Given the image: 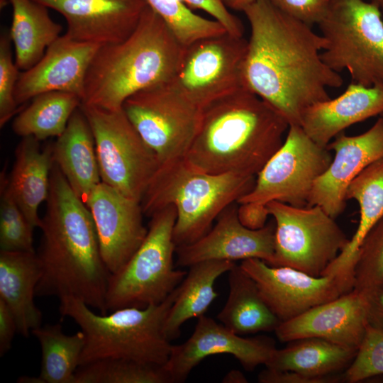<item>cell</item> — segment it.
<instances>
[{
    "label": "cell",
    "instance_id": "9",
    "mask_svg": "<svg viewBox=\"0 0 383 383\" xmlns=\"http://www.w3.org/2000/svg\"><path fill=\"white\" fill-rule=\"evenodd\" d=\"M91 126L101 182L141 203L160 166L123 109L110 111L81 104Z\"/></svg>",
    "mask_w": 383,
    "mask_h": 383
},
{
    "label": "cell",
    "instance_id": "38",
    "mask_svg": "<svg viewBox=\"0 0 383 383\" xmlns=\"http://www.w3.org/2000/svg\"><path fill=\"white\" fill-rule=\"evenodd\" d=\"M11 43L9 32H4L0 37L1 128L24 108L19 106L15 99V89L21 72L13 58Z\"/></svg>",
    "mask_w": 383,
    "mask_h": 383
},
{
    "label": "cell",
    "instance_id": "47",
    "mask_svg": "<svg viewBox=\"0 0 383 383\" xmlns=\"http://www.w3.org/2000/svg\"><path fill=\"white\" fill-rule=\"evenodd\" d=\"M368 1L376 4L383 13V0H368Z\"/></svg>",
    "mask_w": 383,
    "mask_h": 383
},
{
    "label": "cell",
    "instance_id": "3",
    "mask_svg": "<svg viewBox=\"0 0 383 383\" xmlns=\"http://www.w3.org/2000/svg\"><path fill=\"white\" fill-rule=\"evenodd\" d=\"M289 124L269 103L245 88L201 109L185 157L212 174L256 177L280 148Z\"/></svg>",
    "mask_w": 383,
    "mask_h": 383
},
{
    "label": "cell",
    "instance_id": "24",
    "mask_svg": "<svg viewBox=\"0 0 383 383\" xmlns=\"http://www.w3.org/2000/svg\"><path fill=\"white\" fill-rule=\"evenodd\" d=\"M33 136L23 137L15 150V160L9 175V185L14 199L35 228L41 225L39 207L46 201L54 165L52 144L43 149Z\"/></svg>",
    "mask_w": 383,
    "mask_h": 383
},
{
    "label": "cell",
    "instance_id": "33",
    "mask_svg": "<svg viewBox=\"0 0 383 383\" xmlns=\"http://www.w3.org/2000/svg\"><path fill=\"white\" fill-rule=\"evenodd\" d=\"M74 383H171L164 366L102 359L79 366Z\"/></svg>",
    "mask_w": 383,
    "mask_h": 383
},
{
    "label": "cell",
    "instance_id": "41",
    "mask_svg": "<svg viewBox=\"0 0 383 383\" xmlns=\"http://www.w3.org/2000/svg\"><path fill=\"white\" fill-rule=\"evenodd\" d=\"M257 380L260 383H335L343 380V373L331 377H317L294 371L266 367V370L260 372Z\"/></svg>",
    "mask_w": 383,
    "mask_h": 383
},
{
    "label": "cell",
    "instance_id": "18",
    "mask_svg": "<svg viewBox=\"0 0 383 383\" xmlns=\"http://www.w3.org/2000/svg\"><path fill=\"white\" fill-rule=\"evenodd\" d=\"M326 148L335 156L316 181L308 206H319L330 216L337 218L346 206V191L351 182L366 167L383 159V117L367 131L349 136L343 132Z\"/></svg>",
    "mask_w": 383,
    "mask_h": 383
},
{
    "label": "cell",
    "instance_id": "31",
    "mask_svg": "<svg viewBox=\"0 0 383 383\" xmlns=\"http://www.w3.org/2000/svg\"><path fill=\"white\" fill-rule=\"evenodd\" d=\"M41 349V366L37 377H21V383H74V374L85 344L80 330L66 335L60 323L46 324L32 331Z\"/></svg>",
    "mask_w": 383,
    "mask_h": 383
},
{
    "label": "cell",
    "instance_id": "21",
    "mask_svg": "<svg viewBox=\"0 0 383 383\" xmlns=\"http://www.w3.org/2000/svg\"><path fill=\"white\" fill-rule=\"evenodd\" d=\"M367 327L365 294L353 289L281 322L274 332L282 342L316 337L357 350Z\"/></svg>",
    "mask_w": 383,
    "mask_h": 383
},
{
    "label": "cell",
    "instance_id": "36",
    "mask_svg": "<svg viewBox=\"0 0 383 383\" xmlns=\"http://www.w3.org/2000/svg\"><path fill=\"white\" fill-rule=\"evenodd\" d=\"M383 284V217L364 238L354 268L353 289L366 292Z\"/></svg>",
    "mask_w": 383,
    "mask_h": 383
},
{
    "label": "cell",
    "instance_id": "4",
    "mask_svg": "<svg viewBox=\"0 0 383 383\" xmlns=\"http://www.w3.org/2000/svg\"><path fill=\"white\" fill-rule=\"evenodd\" d=\"M184 47L148 6L123 41L100 46L88 68L82 105L123 109L136 92L173 79Z\"/></svg>",
    "mask_w": 383,
    "mask_h": 383
},
{
    "label": "cell",
    "instance_id": "40",
    "mask_svg": "<svg viewBox=\"0 0 383 383\" xmlns=\"http://www.w3.org/2000/svg\"><path fill=\"white\" fill-rule=\"evenodd\" d=\"M189 9L204 11L218 21L226 32L236 36H243L244 28L240 20L232 14L223 0H181Z\"/></svg>",
    "mask_w": 383,
    "mask_h": 383
},
{
    "label": "cell",
    "instance_id": "26",
    "mask_svg": "<svg viewBox=\"0 0 383 383\" xmlns=\"http://www.w3.org/2000/svg\"><path fill=\"white\" fill-rule=\"evenodd\" d=\"M345 198L355 199L359 204L358 226L321 276L338 275L354 287V268L359 248L369 231L383 217V159L369 165L351 182Z\"/></svg>",
    "mask_w": 383,
    "mask_h": 383
},
{
    "label": "cell",
    "instance_id": "12",
    "mask_svg": "<svg viewBox=\"0 0 383 383\" xmlns=\"http://www.w3.org/2000/svg\"><path fill=\"white\" fill-rule=\"evenodd\" d=\"M247 48L248 40L243 36L227 32L199 40L183 48L170 83L202 109L247 88L244 74Z\"/></svg>",
    "mask_w": 383,
    "mask_h": 383
},
{
    "label": "cell",
    "instance_id": "43",
    "mask_svg": "<svg viewBox=\"0 0 383 383\" xmlns=\"http://www.w3.org/2000/svg\"><path fill=\"white\" fill-rule=\"evenodd\" d=\"M368 326L383 331V284L366 292Z\"/></svg>",
    "mask_w": 383,
    "mask_h": 383
},
{
    "label": "cell",
    "instance_id": "39",
    "mask_svg": "<svg viewBox=\"0 0 383 383\" xmlns=\"http://www.w3.org/2000/svg\"><path fill=\"white\" fill-rule=\"evenodd\" d=\"M281 11L311 26L324 16L329 0H269Z\"/></svg>",
    "mask_w": 383,
    "mask_h": 383
},
{
    "label": "cell",
    "instance_id": "19",
    "mask_svg": "<svg viewBox=\"0 0 383 383\" xmlns=\"http://www.w3.org/2000/svg\"><path fill=\"white\" fill-rule=\"evenodd\" d=\"M60 13L71 38L100 46L125 40L148 6L145 0H34Z\"/></svg>",
    "mask_w": 383,
    "mask_h": 383
},
{
    "label": "cell",
    "instance_id": "29",
    "mask_svg": "<svg viewBox=\"0 0 383 383\" xmlns=\"http://www.w3.org/2000/svg\"><path fill=\"white\" fill-rule=\"evenodd\" d=\"M229 293L218 321L238 335L274 331L280 320L262 297L254 280L236 264L228 271Z\"/></svg>",
    "mask_w": 383,
    "mask_h": 383
},
{
    "label": "cell",
    "instance_id": "14",
    "mask_svg": "<svg viewBox=\"0 0 383 383\" xmlns=\"http://www.w3.org/2000/svg\"><path fill=\"white\" fill-rule=\"evenodd\" d=\"M240 266L254 280L268 306L281 322L353 289L338 275L312 276L286 266H273L258 258Z\"/></svg>",
    "mask_w": 383,
    "mask_h": 383
},
{
    "label": "cell",
    "instance_id": "11",
    "mask_svg": "<svg viewBox=\"0 0 383 383\" xmlns=\"http://www.w3.org/2000/svg\"><path fill=\"white\" fill-rule=\"evenodd\" d=\"M123 109L160 165L185 157L198 131L201 109L170 82L128 97Z\"/></svg>",
    "mask_w": 383,
    "mask_h": 383
},
{
    "label": "cell",
    "instance_id": "34",
    "mask_svg": "<svg viewBox=\"0 0 383 383\" xmlns=\"http://www.w3.org/2000/svg\"><path fill=\"white\" fill-rule=\"evenodd\" d=\"M145 1L184 48L199 40L226 33L218 21L196 14L181 0Z\"/></svg>",
    "mask_w": 383,
    "mask_h": 383
},
{
    "label": "cell",
    "instance_id": "27",
    "mask_svg": "<svg viewBox=\"0 0 383 383\" xmlns=\"http://www.w3.org/2000/svg\"><path fill=\"white\" fill-rule=\"evenodd\" d=\"M275 349L267 368L289 370L304 374L327 377L342 374L354 360L357 350L323 338H303Z\"/></svg>",
    "mask_w": 383,
    "mask_h": 383
},
{
    "label": "cell",
    "instance_id": "30",
    "mask_svg": "<svg viewBox=\"0 0 383 383\" xmlns=\"http://www.w3.org/2000/svg\"><path fill=\"white\" fill-rule=\"evenodd\" d=\"M12 7L9 31L15 62L23 72L33 67L60 36V24L54 21L48 8L34 0H8Z\"/></svg>",
    "mask_w": 383,
    "mask_h": 383
},
{
    "label": "cell",
    "instance_id": "32",
    "mask_svg": "<svg viewBox=\"0 0 383 383\" xmlns=\"http://www.w3.org/2000/svg\"><path fill=\"white\" fill-rule=\"evenodd\" d=\"M30 101L13 119L12 130L22 138L33 136L40 141L59 137L82 104L78 95L65 91L45 92Z\"/></svg>",
    "mask_w": 383,
    "mask_h": 383
},
{
    "label": "cell",
    "instance_id": "20",
    "mask_svg": "<svg viewBox=\"0 0 383 383\" xmlns=\"http://www.w3.org/2000/svg\"><path fill=\"white\" fill-rule=\"evenodd\" d=\"M99 47L60 35L33 67L20 72L14 94L17 104L22 106L49 91L73 93L82 101L86 74Z\"/></svg>",
    "mask_w": 383,
    "mask_h": 383
},
{
    "label": "cell",
    "instance_id": "10",
    "mask_svg": "<svg viewBox=\"0 0 383 383\" xmlns=\"http://www.w3.org/2000/svg\"><path fill=\"white\" fill-rule=\"evenodd\" d=\"M266 207L275 223L274 266L319 277L349 242L335 218L319 206L272 201Z\"/></svg>",
    "mask_w": 383,
    "mask_h": 383
},
{
    "label": "cell",
    "instance_id": "2",
    "mask_svg": "<svg viewBox=\"0 0 383 383\" xmlns=\"http://www.w3.org/2000/svg\"><path fill=\"white\" fill-rule=\"evenodd\" d=\"M42 236L36 255L41 275L37 296L79 299L107 313L106 296L111 273L100 252L91 213L54 163Z\"/></svg>",
    "mask_w": 383,
    "mask_h": 383
},
{
    "label": "cell",
    "instance_id": "6",
    "mask_svg": "<svg viewBox=\"0 0 383 383\" xmlns=\"http://www.w3.org/2000/svg\"><path fill=\"white\" fill-rule=\"evenodd\" d=\"M177 288L160 304L123 307L105 314L94 312L79 299H60V313L73 319L85 335L79 366L108 358L164 366L172 346L164 326Z\"/></svg>",
    "mask_w": 383,
    "mask_h": 383
},
{
    "label": "cell",
    "instance_id": "17",
    "mask_svg": "<svg viewBox=\"0 0 383 383\" xmlns=\"http://www.w3.org/2000/svg\"><path fill=\"white\" fill-rule=\"evenodd\" d=\"M86 205L94 222L102 260L110 273H116L147 235L141 203L101 182L91 192Z\"/></svg>",
    "mask_w": 383,
    "mask_h": 383
},
{
    "label": "cell",
    "instance_id": "44",
    "mask_svg": "<svg viewBox=\"0 0 383 383\" xmlns=\"http://www.w3.org/2000/svg\"><path fill=\"white\" fill-rule=\"evenodd\" d=\"M239 205L238 216L244 226L252 229L265 226L269 216L266 206L250 203Z\"/></svg>",
    "mask_w": 383,
    "mask_h": 383
},
{
    "label": "cell",
    "instance_id": "5",
    "mask_svg": "<svg viewBox=\"0 0 383 383\" xmlns=\"http://www.w3.org/2000/svg\"><path fill=\"white\" fill-rule=\"evenodd\" d=\"M256 177L203 172L185 157L160 165L151 179L141 206L151 217L169 205L177 211L173 236L176 246L191 244L208 233L213 221L230 204L254 187Z\"/></svg>",
    "mask_w": 383,
    "mask_h": 383
},
{
    "label": "cell",
    "instance_id": "22",
    "mask_svg": "<svg viewBox=\"0 0 383 383\" xmlns=\"http://www.w3.org/2000/svg\"><path fill=\"white\" fill-rule=\"evenodd\" d=\"M383 113V84L350 83L338 97L316 102L304 112L300 126L316 143L326 148L349 126Z\"/></svg>",
    "mask_w": 383,
    "mask_h": 383
},
{
    "label": "cell",
    "instance_id": "35",
    "mask_svg": "<svg viewBox=\"0 0 383 383\" xmlns=\"http://www.w3.org/2000/svg\"><path fill=\"white\" fill-rule=\"evenodd\" d=\"M33 229L13 197L6 170L0 174V250L35 252Z\"/></svg>",
    "mask_w": 383,
    "mask_h": 383
},
{
    "label": "cell",
    "instance_id": "28",
    "mask_svg": "<svg viewBox=\"0 0 383 383\" xmlns=\"http://www.w3.org/2000/svg\"><path fill=\"white\" fill-rule=\"evenodd\" d=\"M235 265L228 260H205L189 267L185 277L177 288L175 299L167 316L164 331L171 341L180 335L187 321L204 315L218 296L214 285L217 279Z\"/></svg>",
    "mask_w": 383,
    "mask_h": 383
},
{
    "label": "cell",
    "instance_id": "1",
    "mask_svg": "<svg viewBox=\"0 0 383 383\" xmlns=\"http://www.w3.org/2000/svg\"><path fill=\"white\" fill-rule=\"evenodd\" d=\"M243 12L250 27L246 87L281 113L289 126H300L309 106L329 99L328 88L343 84L340 73L321 57L326 40L269 0H255Z\"/></svg>",
    "mask_w": 383,
    "mask_h": 383
},
{
    "label": "cell",
    "instance_id": "42",
    "mask_svg": "<svg viewBox=\"0 0 383 383\" xmlns=\"http://www.w3.org/2000/svg\"><path fill=\"white\" fill-rule=\"evenodd\" d=\"M16 332H18L15 317L6 304L0 299V356L11 348Z\"/></svg>",
    "mask_w": 383,
    "mask_h": 383
},
{
    "label": "cell",
    "instance_id": "15",
    "mask_svg": "<svg viewBox=\"0 0 383 383\" xmlns=\"http://www.w3.org/2000/svg\"><path fill=\"white\" fill-rule=\"evenodd\" d=\"M276 349L273 339L267 336L244 338L222 323L202 315L198 318L192 335L184 343L172 346L164 365L171 383L183 382L191 371L206 357L229 354L246 370L266 365Z\"/></svg>",
    "mask_w": 383,
    "mask_h": 383
},
{
    "label": "cell",
    "instance_id": "7",
    "mask_svg": "<svg viewBox=\"0 0 383 383\" xmlns=\"http://www.w3.org/2000/svg\"><path fill=\"white\" fill-rule=\"evenodd\" d=\"M150 218L142 244L128 262L110 276L106 296L107 311L160 304L187 274L186 271L175 269L174 265L175 207L169 205Z\"/></svg>",
    "mask_w": 383,
    "mask_h": 383
},
{
    "label": "cell",
    "instance_id": "16",
    "mask_svg": "<svg viewBox=\"0 0 383 383\" xmlns=\"http://www.w3.org/2000/svg\"><path fill=\"white\" fill-rule=\"evenodd\" d=\"M238 205L235 202L228 206L203 237L191 244L177 246V265L189 267L205 260L235 262L258 258L274 266V221L258 229L248 228L239 218Z\"/></svg>",
    "mask_w": 383,
    "mask_h": 383
},
{
    "label": "cell",
    "instance_id": "46",
    "mask_svg": "<svg viewBox=\"0 0 383 383\" xmlns=\"http://www.w3.org/2000/svg\"><path fill=\"white\" fill-rule=\"evenodd\" d=\"M255 0H223L228 9L243 11Z\"/></svg>",
    "mask_w": 383,
    "mask_h": 383
},
{
    "label": "cell",
    "instance_id": "8",
    "mask_svg": "<svg viewBox=\"0 0 383 383\" xmlns=\"http://www.w3.org/2000/svg\"><path fill=\"white\" fill-rule=\"evenodd\" d=\"M366 0H329L318 23L326 40L323 62L336 72L347 71L352 82L383 84V17Z\"/></svg>",
    "mask_w": 383,
    "mask_h": 383
},
{
    "label": "cell",
    "instance_id": "25",
    "mask_svg": "<svg viewBox=\"0 0 383 383\" xmlns=\"http://www.w3.org/2000/svg\"><path fill=\"white\" fill-rule=\"evenodd\" d=\"M41 270L35 252L0 250V299L13 314L18 333L28 337L42 326L34 303Z\"/></svg>",
    "mask_w": 383,
    "mask_h": 383
},
{
    "label": "cell",
    "instance_id": "23",
    "mask_svg": "<svg viewBox=\"0 0 383 383\" xmlns=\"http://www.w3.org/2000/svg\"><path fill=\"white\" fill-rule=\"evenodd\" d=\"M52 158L74 192L86 204L101 179L94 135L80 106L52 144Z\"/></svg>",
    "mask_w": 383,
    "mask_h": 383
},
{
    "label": "cell",
    "instance_id": "13",
    "mask_svg": "<svg viewBox=\"0 0 383 383\" xmlns=\"http://www.w3.org/2000/svg\"><path fill=\"white\" fill-rule=\"evenodd\" d=\"M332 160L330 150L316 143L300 126H289L282 145L258 172L253 188L237 203L266 206L278 201L307 206L316 181Z\"/></svg>",
    "mask_w": 383,
    "mask_h": 383
},
{
    "label": "cell",
    "instance_id": "45",
    "mask_svg": "<svg viewBox=\"0 0 383 383\" xmlns=\"http://www.w3.org/2000/svg\"><path fill=\"white\" fill-rule=\"evenodd\" d=\"M222 382L225 383H246L248 379L240 371L232 370L225 375Z\"/></svg>",
    "mask_w": 383,
    "mask_h": 383
},
{
    "label": "cell",
    "instance_id": "37",
    "mask_svg": "<svg viewBox=\"0 0 383 383\" xmlns=\"http://www.w3.org/2000/svg\"><path fill=\"white\" fill-rule=\"evenodd\" d=\"M383 375V331L368 326L357 354L343 372V380L356 383Z\"/></svg>",
    "mask_w": 383,
    "mask_h": 383
}]
</instances>
